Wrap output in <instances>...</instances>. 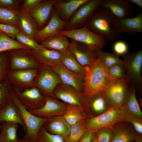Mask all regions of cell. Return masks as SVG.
<instances>
[{
    "label": "cell",
    "instance_id": "6da1fadb",
    "mask_svg": "<svg viewBox=\"0 0 142 142\" xmlns=\"http://www.w3.org/2000/svg\"><path fill=\"white\" fill-rule=\"evenodd\" d=\"M83 95L89 100L104 92L114 79L109 75L100 60L97 59L89 68L84 77Z\"/></svg>",
    "mask_w": 142,
    "mask_h": 142
},
{
    "label": "cell",
    "instance_id": "7a4b0ae2",
    "mask_svg": "<svg viewBox=\"0 0 142 142\" xmlns=\"http://www.w3.org/2000/svg\"><path fill=\"white\" fill-rule=\"evenodd\" d=\"M116 18L109 10L99 7L85 25L93 32L103 36L110 42L116 40L119 35L113 26Z\"/></svg>",
    "mask_w": 142,
    "mask_h": 142
},
{
    "label": "cell",
    "instance_id": "3957f363",
    "mask_svg": "<svg viewBox=\"0 0 142 142\" xmlns=\"http://www.w3.org/2000/svg\"><path fill=\"white\" fill-rule=\"evenodd\" d=\"M11 99L18 108L25 125L26 135L23 139L30 142L37 141L39 132L47 118L38 117L27 110L12 91Z\"/></svg>",
    "mask_w": 142,
    "mask_h": 142
},
{
    "label": "cell",
    "instance_id": "277c9868",
    "mask_svg": "<svg viewBox=\"0 0 142 142\" xmlns=\"http://www.w3.org/2000/svg\"><path fill=\"white\" fill-rule=\"evenodd\" d=\"M58 34L65 36L82 43L94 53L102 49L106 44L102 35L96 34L88 28L85 25L80 28L70 30H63Z\"/></svg>",
    "mask_w": 142,
    "mask_h": 142
},
{
    "label": "cell",
    "instance_id": "5b68a950",
    "mask_svg": "<svg viewBox=\"0 0 142 142\" xmlns=\"http://www.w3.org/2000/svg\"><path fill=\"white\" fill-rule=\"evenodd\" d=\"M123 57V65L128 83L136 89H141L142 85V49L135 52H128Z\"/></svg>",
    "mask_w": 142,
    "mask_h": 142
},
{
    "label": "cell",
    "instance_id": "8992f818",
    "mask_svg": "<svg viewBox=\"0 0 142 142\" xmlns=\"http://www.w3.org/2000/svg\"><path fill=\"white\" fill-rule=\"evenodd\" d=\"M128 83L126 78L114 79L103 93L109 107L119 109L123 106L129 94Z\"/></svg>",
    "mask_w": 142,
    "mask_h": 142
},
{
    "label": "cell",
    "instance_id": "52a82bcc",
    "mask_svg": "<svg viewBox=\"0 0 142 142\" xmlns=\"http://www.w3.org/2000/svg\"><path fill=\"white\" fill-rule=\"evenodd\" d=\"M125 115L122 107L119 109L109 107L101 114L89 119L87 122L88 130L95 131L105 128H111L116 123L121 122Z\"/></svg>",
    "mask_w": 142,
    "mask_h": 142
},
{
    "label": "cell",
    "instance_id": "ba28073f",
    "mask_svg": "<svg viewBox=\"0 0 142 142\" xmlns=\"http://www.w3.org/2000/svg\"><path fill=\"white\" fill-rule=\"evenodd\" d=\"M103 0H88L75 11L64 30L77 29L85 24Z\"/></svg>",
    "mask_w": 142,
    "mask_h": 142
},
{
    "label": "cell",
    "instance_id": "9c48e42d",
    "mask_svg": "<svg viewBox=\"0 0 142 142\" xmlns=\"http://www.w3.org/2000/svg\"><path fill=\"white\" fill-rule=\"evenodd\" d=\"M53 93L55 97L68 104L83 107L89 103V100L85 98L83 94L62 82L56 87Z\"/></svg>",
    "mask_w": 142,
    "mask_h": 142
},
{
    "label": "cell",
    "instance_id": "30bf717a",
    "mask_svg": "<svg viewBox=\"0 0 142 142\" xmlns=\"http://www.w3.org/2000/svg\"><path fill=\"white\" fill-rule=\"evenodd\" d=\"M14 92L23 106L29 111L39 109L45 103V97L37 88L27 89L22 92L15 90Z\"/></svg>",
    "mask_w": 142,
    "mask_h": 142
},
{
    "label": "cell",
    "instance_id": "8fae6325",
    "mask_svg": "<svg viewBox=\"0 0 142 142\" xmlns=\"http://www.w3.org/2000/svg\"><path fill=\"white\" fill-rule=\"evenodd\" d=\"M52 68L59 76L63 83L83 94L85 89L84 76L68 69L61 62Z\"/></svg>",
    "mask_w": 142,
    "mask_h": 142
},
{
    "label": "cell",
    "instance_id": "7c38bea8",
    "mask_svg": "<svg viewBox=\"0 0 142 142\" xmlns=\"http://www.w3.org/2000/svg\"><path fill=\"white\" fill-rule=\"evenodd\" d=\"M67 104L60 102L50 96L45 97L44 105L36 110L30 111L41 118H48L55 116L63 115L67 108Z\"/></svg>",
    "mask_w": 142,
    "mask_h": 142
},
{
    "label": "cell",
    "instance_id": "4fadbf2b",
    "mask_svg": "<svg viewBox=\"0 0 142 142\" xmlns=\"http://www.w3.org/2000/svg\"><path fill=\"white\" fill-rule=\"evenodd\" d=\"M10 51L12 68L24 69L38 66V62L31 54L30 50L19 49Z\"/></svg>",
    "mask_w": 142,
    "mask_h": 142
},
{
    "label": "cell",
    "instance_id": "5bb4252c",
    "mask_svg": "<svg viewBox=\"0 0 142 142\" xmlns=\"http://www.w3.org/2000/svg\"><path fill=\"white\" fill-rule=\"evenodd\" d=\"M61 82L59 77L53 69L47 67L41 70L36 83L45 93L54 98V90L57 86Z\"/></svg>",
    "mask_w": 142,
    "mask_h": 142
},
{
    "label": "cell",
    "instance_id": "9a60e30c",
    "mask_svg": "<svg viewBox=\"0 0 142 142\" xmlns=\"http://www.w3.org/2000/svg\"><path fill=\"white\" fill-rule=\"evenodd\" d=\"M99 7L108 10L119 19L130 17L134 8L129 0H103Z\"/></svg>",
    "mask_w": 142,
    "mask_h": 142
},
{
    "label": "cell",
    "instance_id": "2e32d148",
    "mask_svg": "<svg viewBox=\"0 0 142 142\" xmlns=\"http://www.w3.org/2000/svg\"><path fill=\"white\" fill-rule=\"evenodd\" d=\"M115 30L119 33L122 32L135 36L142 32V10L132 18L116 19L113 23Z\"/></svg>",
    "mask_w": 142,
    "mask_h": 142
},
{
    "label": "cell",
    "instance_id": "e0dca14e",
    "mask_svg": "<svg viewBox=\"0 0 142 142\" xmlns=\"http://www.w3.org/2000/svg\"><path fill=\"white\" fill-rule=\"evenodd\" d=\"M68 48L78 62L87 69L90 66L97 58L94 53L82 43L72 39Z\"/></svg>",
    "mask_w": 142,
    "mask_h": 142
},
{
    "label": "cell",
    "instance_id": "ac0fdd59",
    "mask_svg": "<svg viewBox=\"0 0 142 142\" xmlns=\"http://www.w3.org/2000/svg\"><path fill=\"white\" fill-rule=\"evenodd\" d=\"M68 23L59 18L53 8L48 23L43 28L38 31L34 38L38 43L40 42L47 37L58 34L65 29Z\"/></svg>",
    "mask_w": 142,
    "mask_h": 142
},
{
    "label": "cell",
    "instance_id": "d6986e66",
    "mask_svg": "<svg viewBox=\"0 0 142 142\" xmlns=\"http://www.w3.org/2000/svg\"><path fill=\"white\" fill-rule=\"evenodd\" d=\"M57 0L43 1L28 11L37 23L39 30L43 28L52 14L53 6Z\"/></svg>",
    "mask_w": 142,
    "mask_h": 142
},
{
    "label": "cell",
    "instance_id": "ffe728a7",
    "mask_svg": "<svg viewBox=\"0 0 142 142\" xmlns=\"http://www.w3.org/2000/svg\"><path fill=\"white\" fill-rule=\"evenodd\" d=\"M88 0H57L53 8L57 16L68 22L76 10Z\"/></svg>",
    "mask_w": 142,
    "mask_h": 142
},
{
    "label": "cell",
    "instance_id": "44dd1931",
    "mask_svg": "<svg viewBox=\"0 0 142 142\" xmlns=\"http://www.w3.org/2000/svg\"><path fill=\"white\" fill-rule=\"evenodd\" d=\"M43 127L49 133L60 135L64 138L70 132L71 126L65 120L63 115L55 116L47 118Z\"/></svg>",
    "mask_w": 142,
    "mask_h": 142
},
{
    "label": "cell",
    "instance_id": "7402d4cb",
    "mask_svg": "<svg viewBox=\"0 0 142 142\" xmlns=\"http://www.w3.org/2000/svg\"><path fill=\"white\" fill-rule=\"evenodd\" d=\"M30 52L38 62L48 67L52 68L61 62V53L59 51L45 49Z\"/></svg>",
    "mask_w": 142,
    "mask_h": 142
},
{
    "label": "cell",
    "instance_id": "603a6c76",
    "mask_svg": "<svg viewBox=\"0 0 142 142\" xmlns=\"http://www.w3.org/2000/svg\"><path fill=\"white\" fill-rule=\"evenodd\" d=\"M4 121H12L21 125L24 131L26 128L19 111L11 100L0 107V124Z\"/></svg>",
    "mask_w": 142,
    "mask_h": 142
},
{
    "label": "cell",
    "instance_id": "cb8c5ba5",
    "mask_svg": "<svg viewBox=\"0 0 142 142\" xmlns=\"http://www.w3.org/2000/svg\"><path fill=\"white\" fill-rule=\"evenodd\" d=\"M136 89L132 87L123 107L125 115L142 122V113L136 99Z\"/></svg>",
    "mask_w": 142,
    "mask_h": 142
},
{
    "label": "cell",
    "instance_id": "d4e9b609",
    "mask_svg": "<svg viewBox=\"0 0 142 142\" xmlns=\"http://www.w3.org/2000/svg\"><path fill=\"white\" fill-rule=\"evenodd\" d=\"M18 26L21 31L34 38L39 30L37 24L28 11L21 9Z\"/></svg>",
    "mask_w": 142,
    "mask_h": 142
},
{
    "label": "cell",
    "instance_id": "484cf974",
    "mask_svg": "<svg viewBox=\"0 0 142 142\" xmlns=\"http://www.w3.org/2000/svg\"><path fill=\"white\" fill-rule=\"evenodd\" d=\"M40 43L46 49L62 52L68 49L70 42L67 37L58 34L45 38Z\"/></svg>",
    "mask_w": 142,
    "mask_h": 142
},
{
    "label": "cell",
    "instance_id": "4316f807",
    "mask_svg": "<svg viewBox=\"0 0 142 142\" xmlns=\"http://www.w3.org/2000/svg\"><path fill=\"white\" fill-rule=\"evenodd\" d=\"M61 53L60 62L63 65L72 72L84 76L87 69L78 62L69 49H68Z\"/></svg>",
    "mask_w": 142,
    "mask_h": 142
},
{
    "label": "cell",
    "instance_id": "83f0119b",
    "mask_svg": "<svg viewBox=\"0 0 142 142\" xmlns=\"http://www.w3.org/2000/svg\"><path fill=\"white\" fill-rule=\"evenodd\" d=\"M0 142H18L17 132L19 124L12 121L2 123Z\"/></svg>",
    "mask_w": 142,
    "mask_h": 142
},
{
    "label": "cell",
    "instance_id": "f1b7e54d",
    "mask_svg": "<svg viewBox=\"0 0 142 142\" xmlns=\"http://www.w3.org/2000/svg\"><path fill=\"white\" fill-rule=\"evenodd\" d=\"M111 129L112 133L110 142H131L136 135L133 131L123 127L113 126Z\"/></svg>",
    "mask_w": 142,
    "mask_h": 142
},
{
    "label": "cell",
    "instance_id": "f546056e",
    "mask_svg": "<svg viewBox=\"0 0 142 142\" xmlns=\"http://www.w3.org/2000/svg\"><path fill=\"white\" fill-rule=\"evenodd\" d=\"M83 107L67 104L66 111L63 115L65 120L70 126L82 120L85 117L83 113Z\"/></svg>",
    "mask_w": 142,
    "mask_h": 142
},
{
    "label": "cell",
    "instance_id": "4dcf8cb0",
    "mask_svg": "<svg viewBox=\"0 0 142 142\" xmlns=\"http://www.w3.org/2000/svg\"><path fill=\"white\" fill-rule=\"evenodd\" d=\"M19 49L32 50L0 31V53Z\"/></svg>",
    "mask_w": 142,
    "mask_h": 142
},
{
    "label": "cell",
    "instance_id": "1f68e13d",
    "mask_svg": "<svg viewBox=\"0 0 142 142\" xmlns=\"http://www.w3.org/2000/svg\"><path fill=\"white\" fill-rule=\"evenodd\" d=\"M94 53L100 60L106 69L117 64L123 65V60L120 58L119 55L114 53H108L101 49L96 51Z\"/></svg>",
    "mask_w": 142,
    "mask_h": 142
},
{
    "label": "cell",
    "instance_id": "d6a6232c",
    "mask_svg": "<svg viewBox=\"0 0 142 142\" xmlns=\"http://www.w3.org/2000/svg\"><path fill=\"white\" fill-rule=\"evenodd\" d=\"M21 9L0 8V23L18 26Z\"/></svg>",
    "mask_w": 142,
    "mask_h": 142
},
{
    "label": "cell",
    "instance_id": "836d02e7",
    "mask_svg": "<svg viewBox=\"0 0 142 142\" xmlns=\"http://www.w3.org/2000/svg\"><path fill=\"white\" fill-rule=\"evenodd\" d=\"M84 120L71 126L69 135L64 138V142H78L86 131Z\"/></svg>",
    "mask_w": 142,
    "mask_h": 142
},
{
    "label": "cell",
    "instance_id": "e575fe53",
    "mask_svg": "<svg viewBox=\"0 0 142 142\" xmlns=\"http://www.w3.org/2000/svg\"><path fill=\"white\" fill-rule=\"evenodd\" d=\"M16 38L19 43L32 50H38L46 49L37 42L34 38L28 36L21 31L16 36Z\"/></svg>",
    "mask_w": 142,
    "mask_h": 142
},
{
    "label": "cell",
    "instance_id": "d590c367",
    "mask_svg": "<svg viewBox=\"0 0 142 142\" xmlns=\"http://www.w3.org/2000/svg\"><path fill=\"white\" fill-rule=\"evenodd\" d=\"M37 73V70L35 69L23 70L13 72L12 76L21 82L29 83L32 81Z\"/></svg>",
    "mask_w": 142,
    "mask_h": 142
},
{
    "label": "cell",
    "instance_id": "8d00e7d4",
    "mask_svg": "<svg viewBox=\"0 0 142 142\" xmlns=\"http://www.w3.org/2000/svg\"><path fill=\"white\" fill-rule=\"evenodd\" d=\"M37 141L38 142H64L63 137L58 135L49 133L43 126L39 132Z\"/></svg>",
    "mask_w": 142,
    "mask_h": 142
},
{
    "label": "cell",
    "instance_id": "74e56055",
    "mask_svg": "<svg viewBox=\"0 0 142 142\" xmlns=\"http://www.w3.org/2000/svg\"><path fill=\"white\" fill-rule=\"evenodd\" d=\"M106 69L109 75L113 79L126 78L125 70L122 64H115Z\"/></svg>",
    "mask_w": 142,
    "mask_h": 142
},
{
    "label": "cell",
    "instance_id": "f35d334b",
    "mask_svg": "<svg viewBox=\"0 0 142 142\" xmlns=\"http://www.w3.org/2000/svg\"><path fill=\"white\" fill-rule=\"evenodd\" d=\"M92 106L96 112L101 113L106 110L108 106L104 98L103 93H101L92 98Z\"/></svg>",
    "mask_w": 142,
    "mask_h": 142
},
{
    "label": "cell",
    "instance_id": "ab89813d",
    "mask_svg": "<svg viewBox=\"0 0 142 142\" xmlns=\"http://www.w3.org/2000/svg\"><path fill=\"white\" fill-rule=\"evenodd\" d=\"M6 79L0 84V107L11 100L12 91Z\"/></svg>",
    "mask_w": 142,
    "mask_h": 142
},
{
    "label": "cell",
    "instance_id": "60d3db41",
    "mask_svg": "<svg viewBox=\"0 0 142 142\" xmlns=\"http://www.w3.org/2000/svg\"><path fill=\"white\" fill-rule=\"evenodd\" d=\"M7 52L0 53V84L6 79L7 71L8 54Z\"/></svg>",
    "mask_w": 142,
    "mask_h": 142
},
{
    "label": "cell",
    "instance_id": "b9f144b4",
    "mask_svg": "<svg viewBox=\"0 0 142 142\" xmlns=\"http://www.w3.org/2000/svg\"><path fill=\"white\" fill-rule=\"evenodd\" d=\"M0 31L10 38L15 39L21 30L17 26L0 23Z\"/></svg>",
    "mask_w": 142,
    "mask_h": 142
},
{
    "label": "cell",
    "instance_id": "7bdbcfd3",
    "mask_svg": "<svg viewBox=\"0 0 142 142\" xmlns=\"http://www.w3.org/2000/svg\"><path fill=\"white\" fill-rule=\"evenodd\" d=\"M96 136L98 142H110L112 135L111 128H105L99 130Z\"/></svg>",
    "mask_w": 142,
    "mask_h": 142
},
{
    "label": "cell",
    "instance_id": "ee69618b",
    "mask_svg": "<svg viewBox=\"0 0 142 142\" xmlns=\"http://www.w3.org/2000/svg\"><path fill=\"white\" fill-rule=\"evenodd\" d=\"M113 49L114 53L119 55L123 56L129 52L127 44L122 40H119L116 42L113 45Z\"/></svg>",
    "mask_w": 142,
    "mask_h": 142
},
{
    "label": "cell",
    "instance_id": "f6af8a7d",
    "mask_svg": "<svg viewBox=\"0 0 142 142\" xmlns=\"http://www.w3.org/2000/svg\"><path fill=\"white\" fill-rule=\"evenodd\" d=\"M20 4L18 0H0V8L20 9Z\"/></svg>",
    "mask_w": 142,
    "mask_h": 142
},
{
    "label": "cell",
    "instance_id": "bcb514c9",
    "mask_svg": "<svg viewBox=\"0 0 142 142\" xmlns=\"http://www.w3.org/2000/svg\"><path fill=\"white\" fill-rule=\"evenodd\" d=\"M125 121L131 123L134 126L136 131L141 134L142 133V122L125 115L123 117L121 121Z\"/></svg>",
    "mask_w": 142,
    "mask_h": 142
},
{
    "label": "cell",
    "instance_id": "7dc6e473",
    "mask_svg": "<svg viewBox=\"0 0 142 142\" xmlns=\"http://www.w3.org/2000/svg\"><path fill=\"white\" fill-rule=\"evenodd\" d=\"M43 1L42 0H26L22 5V8L28 11Z\"/></svg>",
    "mask_w": 142,
    "mask_h": 142
},
{
    "label": "cell",
    "instance_id": "c3c4849f",
    "mask_svg": "<svg viewBox=\"0 0 142 142\" xmlns=\"http://www.w3.org/2000/svg\"><path fill=\"white\" fill-rule=\"evenodd\" d=\"M96 131L88 130L86 131L78 142H91L95 136Z\"/></svg>",
    "mask_w": 142,
    "mask_h": 142
},
{
    "label": "cell",
    "instance_id": "681fc988",
    "mask_svg": "<svg viewBox=\"0 0 142 142\" xmlns=\"http://www.w3.org/2000/svg\"><path fill=\"white\" fill-rule=\"evenodd\" d=\"M130 2L134 3L142 8V0H129Z\"/></svg>",
    "mask_w": 142,
    "mask_h": 142
},
{
    "label": "cell",
    "instance_id": "f907efd6",
    "mask_svg": "<svg viewBox=\"0 0 142 142\" xmlns=\"http://www.w3.org/2000/svg\"><path fill=\"white\" fill-rule=\"evenodd\" d=\"M140 135H136L134 140H135V142H142V137Z\"/></svg>",
    "mask_w": 142,
    "mask_h": 142
},
{
    "label": "cell",
    "instance_id": "816d5d0a",
    "mask_svg": "<svg viewBox=\"0 0 142 142\" xmlns=\"http://www.w3.org/2000/svg\"><path fill=\"white\" fill-rule=\"evenodd\" d=\"M91 142H98L96 136H95L93 138Z\"/></svg>",
    "mask_w": 142,
    "mask_h": 142
},
{
    "label": "cell",
    "instance_id": "f5cc1de1",
    "mask_svg": "<svg viewBox=\"0 0 142 142\" xmlns=\"http://www.w3.org/2000/svg\"><path fill=\"white\" fill-rule=\"evenodd\" d=\"M18 142H24L23 139H19Z\"/></svg>",
    "mask_w": 142,
    "mask_h": 142
},
{
    "label": "cell",
    "instance_id": "db71d44e",
    "mask_svg": "<svg viewBox=\"0 0 142 142\" xmlns=\"http://www.w3.org/2000/svg\"><path fill=\"white\" fill-rule=\"evenodd\" d=\"M23 139V140H24V142H32L29 141L25 140ZM33 142H38V141H36Z\"/></svg>",
    "mask_w": 142,
    "mask_h": 142
},
{
    "label": "cell",
    "instance_id": "11a10c76",
    "mask_svg": "<svg viewBox=\"0 0 142 142\" xmlns=\"http://www.w3.org/2000/svg\"><path fill=\"white\" fill-rule=\"evenodd\" d=\"M2 128V125H0V130Z\"/></svg>",
    "mask_w": 142,
    "mask_h": 142
},
{
    "label": "cell",
    "instance_id": "9f6ffc18",
    "mask_svg": "<svg viewBox=\"0 0 142 142\" xmlns=\"http://www.w3.org/2000/svg\"></svg>",
    "mask_w": 142,
    "mask_h": 142
}]
</instances>
